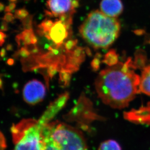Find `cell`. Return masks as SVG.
I'll return each mask as SVG.
<instances>
[{
	"label": "cell",
	"mask_w": 150,
	"mask_h": 150,
	"mask_svg": "<svg viewBox=\"0 0 150 150\" xmlns=\"http://www.w3.org/2000/svg\"><path fill=\"white\" fill-rule=\"evenodd\" d=\"M140 76L136 74L130 59L125 62L102 70L95 81V88L100 99L111 108L122 109L139 92Z\"/></svg>",
	"instance_id": "obj_1"
},
{
	"label": "cell",
	"mask_w": 150,
	"mask_h": 150,
	"mask_svg": "<svg viewBox=\"0 0 150 150\" xmlns=\"http://www.w3.org/2000/svg\"><path fill=\"white\" fill-rule=\"evenodd\" d=\"M68 94L60 96L38 120L23 119L11 128L13 150H43V131L47 123L64 107Z\"/></svg>",
	"instance_id": "obj_2"
},
{
	"label": "cell",
	"mask_w": 150,
	"mask_h": 150,
	"mask_svg": "<svg viewBox=\"0 0 150 150\" xmlns=\"http://www.w3.org/2000/svg\"><path fill=\"white\" fill-rule=\"evenodd\" d=\"M120 25L115 18L99 10L89 13L79 28L83 40L94 48L108 49L119 37Z\"/></svg>",
	"instance_id": "obj_3"
},
{
	"label": "cell",
	"mask_w": 150,
	"mask_h": 150,
	"mask_svg": "<svg viewBox=\"0 0 150 150\" xmlns=\"http://www.w3.org/2000/svg\"><path fill=\"white\" fill-rule=\"evenodd\" d=\"M43 150H88L82 133L59 121L51 122L43 131Z\"/></svg>",
	"instance_id": "obj_4"
},
{
	"label": "cell",
	"mask_w": 150,
	"mask_h": 150,
	"mask_svg": "<svg viewBox=\"0 0 150 150\" xmlns=\"http://www.w3.org/2000/svg\"><path fill=\"white\" fill-rule=\"evenodd\" d=\"M23 98L30 105H35L43 100L46 94V88L42 83L32 80L26 83L23 89Z\"/></svg>",
	"instance_id": "obj_5"
},
{
	"label": "cell",
	"mask_w": 150,
	"mask_h": 150,
	"mask_svg": "<svg viewBox=\"0 0 150 150\" xmlns=\"http://www.w3.org/2000/svg\"><path fill=\"white\" fill-rule=\"evenodd\" d=\"M47 6L50 11H47L46 14L51 17H59L75 11L72 0H47Z\"/></svg>",
	"instance_id": "obj_6"
},
{
	"label": "cell",
	"mask_w": 150,
	"mask_h": 150,
	"mask_svg": "<svg viewBox=\"0 0 150 150\" xmlns=\"http://www.w3.org/2000/svg\"><path fill=\"white\" fill-rule=\"evenodd\" d=\"M69 28L66 24L59 20L54 22L51 30L45 37L52 40L57 47H61L64 44V40L69 35Z\"/></svg>",
	"instance_id": "obj_7"
},
{
	"label": "cell",
	"mask_w": 150,
	"mask_h": 150,
	"mask_svg": "<svg viewBox=\"0 0 150 150\" xmlns=\"http://www.w3.org/2000/svg\"><path fill=\"white\" fill-rule=\"evenodd\" d=\"M100 11L106 16L116 18L123 11V6L120 0H102L100 2Z\"/></svg>",
	"instance_id": "obj_8"
},
{
	"label": "cell",
	"mask_w": 150,
	"mask_h": 150,
	"mask_svg": "<svg viewBox=\"0 0 150 150\" xmlns=\"http://www.w3.org/2000/svg\"><path fill=\"white\" fill-rule=\"evenodd\" d=\"M125 117L133 122L150 124V104L138 110H132L125 113Z\"/></svg>",
	"instance_id": "obj_9"
},
{
	"label": "cell",
	"mask_w": 150,
	"mask_h": 150,
	"mask_svg": "<svg viewBox=\"0 0 150 150\" xmlns=\"http://www.w3.org/2000/svg\"><path fill=\"white\" fill-rule=\"evenodd\" d=\"M16 40L18 45L23 44L24 46L36 44L38 42V39L32 29H24L23 31L17 35Z\"/></svg>",
	"instance_id": "obj_10"
},
{
	"label": "cell",
	"mask_w": 150,
	"mask_h": 150,
	"mask_svg": "<svg viewBox=\"0 0 150 150\" xmlns=\"http://www.w3.org/2000/svg\"><path fill=\"white\" fill-rule=\"evenodd\" d=\"M139 92L150 96V65L143 69L140 76Z\"/></svg>",
	"instance_id": "obj_11"
},
{
	"label": "cell",
	"mask_w": 150,
	"mask_h": 150,
	"mask_svg": "<svg viewBox=\"0 0 150 150\" xmlns=\"http://www.w3.org/2000/svg\"><path fill=\"white\" fill-rule=\"evenodd\" d=\"M98 150H122L116 141L112 139L105 140L100 145Z\"/></svg>",
	"instance_id": "obj_12"
},
{
	"label": "cell",
	"mask_w": 150,
	"mask_h": 150,
	"mask_svg": "<svg viewBox=\"0 0 150 150\" xmlns=\"http://www.w3.org/2000/svg\"><path fill=\"white\" fill-rule=\"evenodd\" d=\"M54 23L52 20L46 19L38 25V31L40 34H43L44 35H46L48 34L54 25Z\"/></svg>",
	"instance_id": "obj_13"
},
{
	"label": "cell",
	"mask_w": 150,
	"mask_h": 150,
	"mask_svg": "<svg viewBox=\"0 0 150 150\" xmlns=\"http://www.w3.org/2000/svg\"><path fill=\"white\" fill-rule=\"evenodd\" d=\"M103 62L110 66L115 65L117 64V54L114 50L109 51L105 55Z\"/></svg>",
	"instance_id": "obj_14"
},
{
	"label": "cell",
	"mask_w": 150,
	"mask_h": 150,
	"mask_svg": "<svg viewBox=\"0 0 150 150\" xmlns=\"http://www.w3.org/2000/svg\"><path fill=\"white\" fill-rule=\"evenodd\" d=\"M29 16V12L25 8L18 9L15 11L14 16L15 18L23 20Z\"/></svg>",
	"instance_id": "obj_15"
},
{
	"label": "cell",
	"mask_w": 150,
	"mask_h": 150,
	"mask_svg": "<svg viewBox=\"0 0 150 150\" xmlns=\"http://www.w3.org/2000/svg\"><path fill=\"white\" fill-rule=\"evenodd\" d=\"M78 43V40H70L64 43V48L67 51H71L74 50L76 47L77 44Z\"/></svg>",
	"instance_id": "obj_16"
},
{
	"label": "cell",
	"mask_w": 150,
	"mask_h": 150,
	"mask_svg": "<svg viewBox=\"0 0 150 150\" xmlns=\"http://www.w3.org/2000/svg\"><path fill=\"white\" fill-rule=\"evenodd\" d=\"M18 54L21 57V60L26 59L30 57L31 53L27 47L24 46L21 47V48L20 49V50L18 52Z\"/></svg>",
	"instance_id": "obj_17"
},
{
	"label": "cell",
	"mask_w": 150,
	"mask_h": 150,
	"mask_svg": "<svg viewBox=\"0 0 150 150\" xmlns=\"http://www.w3.org/2000/svg\"><path fill=\"white\" fill-rule=\"evenodd\" d=\"M32 21H33V16H31V15H29L26 18L21 20L23 26L25 29H32Z\"/></svg>",
	"instance_id": "obj_18"
},
{
	"label": "cell",
	"mask_w": 150,
	"mask_h": 150,
	"mask_svg": "<svg viewBox=\"0 0 150 150\" xmlns=\"http://www.w3.org/2000/svg\"><path fill=\"white\" fill-rule=\"evenodd\" d=\"M15 18V17L14 15L10 12H7L4 15L3 20L7 23H11L14 20Z\"/></svg>",
	"instance_id": "obj_19"
},
{
	"label": "cell",
	"mask_w": 150,
	"mask_h": 150,
	"mask_svg": "<svg viewBox=\"0 0 150 150\" xmlns=\"http://www.w3.org/2000/svg\"><path fill=\"white\" fill-rule=\"evenodd\" d=\"M16 6V4L14 2H12V3H10V4H9L8 6H7L4 9V11L6 12H10L12 11L13 10H14L15 7Z\"/></svg>",
	"instance_id": "obj_20"
},
{
	"label": "cell",
	"mask_w": 150,
	"mask_h": 150,
	"mask_svg": "<svg viewBox=\"0 0 150 150\" xmlns=\"http://www.w3.org/2000/svg\"><path fill=\"white\" fill-rule=\"evenodd\" d=\"M100 63V61L99 58L95 57L91 63V66L94 69H97L99 67Z\"/></svg>",
	"instance_id": "obj_21"
},
{
	"label": "cell",
	"mask_w": 150,
	"mask_h": 150,
	"mask_svg": "<svg viewBox=\"0 0 150 150\" xmlns=\"http://www.w3.org/2000/svg\"><path fill=\"white\" fill-rule=\"evenodd\" d=\"M6 37L7 36L6 35V34L3 33V32H1V33H0V45L1 46L3 45V44L4 43Z\"/></svg>",
	"instance_id": "obj_22"
},
{
	"label": "cell",
	"mask_w": 150,
	"mask_h": 150,
	"mask_svg": "<svg viewBox=\"0 0 150 150\" xmlns=\"http://www.w3.org/2000/svg\"><path fill=\"white\" fill-rule=\"evenodd\" d=\"M7 30H8V24H7V23L4 21L1 23V32H5Z\"/></svg>",
	"instance_id": "obj_23"
},
{
	"label": "cell",
	"mask_w": 150,
	"mask_h": 150,
	"mask_svg": "<svg viewBox=\"0 0 150 150\" xmlns=\"http://www.w3.org/2000/svg\"><path fill=\"white\" fill-rule=\"evenodd\" d=\"M79 5V3L78 0H72V6L75 9L78 7Z\"/></svg>",
	"instance_id": "obj_24"
},
{
	"label": "cell",
	"mask_w": 150,
	"mask_h": 150,
	"mask_svg": "<svg viewBox=\"0 0 150 150\" xmlns=\"http://www.w3.org/2000/svg\"><path fill=\"white\" fill-rule=\"evenodd\" d=\"M6 54V51L4 48H2L1 52V57H4L5 56Z\"/></svg>",
	"instance_id": "obj_25"
},
{
	"label": "cell",
	"mask_w": 150,
	"mask_h": 150,
	"mask_svg": "<svg viewBox=\"0 0 150 150\" xmlns=\"http://www.w3.org/2000/svg\"><path fill=\"white\" fill-rule=\"evenodd\" d=\"M4 6L2 3L0 4V10L1 11H2L4 9Z\"/></svg>",
	"instance_id": "obj_26"
},
{
	"label": "cell",
	"mask_w": 150,
	"mask_h": 150,
	"mask_svg": "<svg viewBox=\"0 0 150 150\" xmlns=\"http://www.w3.org/2000/svg\"><path fill=\"white\" fill-rule=\"evenodd\" d=\"M12 49V46L11 45H8L7 46V50H11Z\"/></svg>",
	"instance_id": "obj_27"
},
{
	"label": "cell",
	"mask_w": 150,
	"mask_h": 150,
	"mask_svg": "<svg viewBox=\"0 0 150 150\" xmlns=\"http://www.w3.org/2000/svg\"><path fill=\"white\" fill-rule=\"evenodd\" d=\"M9 1H10V2H15V1H17V0H8Z\"/></svg>",
	"instance_id": "obj_28"
},
{
	"label": "cell",
	"mask_w": 150,
	"mask_h": 150,
	"mask_svg": "<svg viewBox=\"0 0 150 150\" xmlns=\"http://www.w3.org/2000/svg\"><path fill=\"white\" fill-rule=\"evenodd\" d=\"M26 1H27V0H26Z\"/></svg>",
	"instance_id": "obj_29"
}]
</instances>
